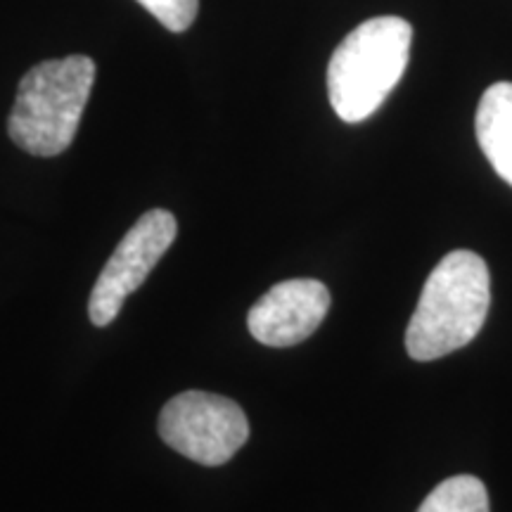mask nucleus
Segmentation results:
<instances>
[{
	"label": "nucleus",
	"instance_id": "1",
	"mask_svg": "<svg viewBox=\"0 0 512 512\" xmlns=\"http://www.w3.org/2000/svg\"><path fill=\"white\" fill-rule=\"evenodd\" d=\"M491 304V278L482 256L467 249L446 254L422 287L406 330L415 361H434L463 349L482 330Z\"/></svg>",
	"mask_w": 512,
	"mask_h": 512
},
{
	"label": "nucleus",
	"instance_id": "2",
	"mask_svg": "<svg viewBox=\"0 0 512 512\" xmlns=\"http://www.w3.org/2000/svg\"><path fill=\"white\" fill-rule=\"evenodd\" d=\"M413 27L401 17H373L339 43L328 64V95L347 124L366 121L408 67Z\"/></svg>",
	"mask_w": 512,
	"mask_h": 512
},
{
	"label": "nucleus",
	"instance_id": "3",
	"mask_svg": "<svg viewBox=\"0 0 512 512\" xmlns=\"http://www.w3.org/2000/svg\"><path fill=\"white\" fill-rule=\"evenodd\" d=\"M95 81L86 55L36 64L22 76L8 119L12 143L36 157H57L74 143Z\"/></svg>",
	"mask_w": 512,
	"mask_h": 512
},
{
	"label": "nucleus",
	"instance_id": "4",
	"mask_svg": "<svg viewBox=\"0 0 512 512\" xmlns=\"http://www.w3.org/2000/svg\"><path fill=\"white\" fill-rule=\"evenodd\" d=\"M159 437L192 463L226 465L249 439L247 415L235 401L209 392H183L164 403Z\"/></svg>",
	"mask_w": 512,
	"mask_h": 512
},
{
	"label": "nucleus",
	"instance_id": "5",
	"mask_svg": "<svg viewBox=\"0 0 512 512\" xmlns=\"http://www.w3.org/2000/svg\"><path fill=\"white\" fill-rule=\"evenodd\" d=\"M176 235V216L166 209L147 211L133 223L93 285L88 316L95 328H107L119 316L121 306L145 283Z\"/></svg>",
	"mask_w": 512,
	"mask_h": 512
},
{
	"label": "nucleus",
	"instance_id": "6",
	"mask_svg": "<svg viewBox=\"0 0 512 512\" xmlns=\"http://www.w3.org/2000/svg\"><path fill=\"white\" fill-rule=\"evenodd\" d=\"M328 309L330 292L320 280H285L249 309L247 328L264 347H294L320 328Z\"/></svg>",
	"mask_w": 512,
	"mask_h": 512
},
{
	"label": "nucleus",
	"instance_id": "7",
	"mask_svg": "<svg viewBox=\"0 0 512 512\" xmlns=\"http://www.w3.org/2000/svg\"><path fill=\"white\" fill-rule=\"evenodd\" d=\"M477 140L496 174L512 185V83L486 88L477 107Z\"/></svg>",
	"mask_w": 512,
	"mask_h": 512
},
{
	"label": "nucleus",
	"instance_id": "8",
	"mask_svg": "<svg viewBox=\"0 0 512 512\" xmlns=\"http://www.w3.org/2000/svg\"><path fill=\"white\" fill-rule=\"evenodd\" d=\"M418 512H489V494L482 479L448 477L422 501Z\"/></svg>",
	"mask_w": 512,
	"mask_h": 512
},
{
	"label": "nucleus",
	"instance_id": "9",
	"mask_svg": "<svg viewBox=\"0 0 512 512\" xmlns=\"http://www.w3.org/2000/svg\"><path fill=\"white\" fill-rule=\"evenodd\" d=\"M162 27L174 34H183L195 22L200 0H138Z\"/></svg>",
	"mask_w": 512,
	"mask_h": 512
}]
</instances>
